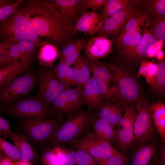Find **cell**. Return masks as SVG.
<instances>
[{
    "label": "cell",
    "mask_w": 165,
    "mask_h": 165,
    "mask_svg": "<svg viewBox=\"0 0 165 165\" xmlns=\"http://www.w3.org/2000/svg\"><path fill=\"white\" fill-rule=\"evenodd\" d=\"M91 127L93 132L98 137L107 142L115 143L116 130L108 122L96 116L93 121Z\"/></svg>",
    "instance_id": "603a6c76"
},
{
    "label": "cell",
    "mask_w": 165,
    "mask_h": 165,
    "mask_svg": "<svg viewBox=\"0 0 165 165\" xmlns=\"http://www.w3.org/2000/svg\"><path fill=\"white\" fill-rule=\"evenodd\" d=\"M59 51L52 43L44 42L39 48L38 58L39 64L44 66L51 67L59 57Z\"/></svg>",
    "instance_id": "484cf974"
},
{
    "label": "cell",
    "mask_w": 165,
    "mask_h": 165,
    "mask_svg": "<svg viewBox=\"0 0 165 165\" xmlns=\"http://www.w3.org/2000/svg\"><path fill=\"white\" fill-rule=\"evenodd\" d=\"M83 93L88 109L94 111L98 109L104 101L100 94L96 81L93 76L83 86Z\"/></svg>",
    "instance_id": "7402d4cb"
},
{
    "label": "cell",
    "mask_w": 165,
    "mask_h": 165,
    "mask_svg": "<svg viewBox=\"0 0 165 165\" xmlns=\"http://www.w3.org/2000/svg\"><path fill=\"white\" fill-rule=\"evenodd\" d=\"M19 73V68L16 64L0 68V88L6 84Z\"/></svg>",
    "instance_id": "f35d334b"
},
{
    "label": "cell",
    "mask_w": 165,
    "mask_h": 165,
    "mask_svg": "<svg viewBox=\"0 0 165 165\" xmlns=\"http://www.w3.org/2000/svg\"><path fill=\"white\" fill-rule=\"evenodd\" d=\"M14 42L11 39H7L0 42V68L11 65L8 50L10 45Z\"/></svg>",
    "instance_id": "7bdbcfd3"
},
{
    "label": "cell",
    "mask_w": 165,
    "mask_h": 165,
    "mask_svg": "<svg viewBox=\"0 0 165 165\" xmlns=\"http://www.w3.org/2000/svg\"><path fill=\"white\" fill-rule=\"evenodd\" d=\"M86 41L82 38L76 40H72L64 45L59 51V62L72 65L80 55L84 49Z\"/></svg>",
    "instance_id": "ffe728a7"
},
{
    "label": "cell",
    "mask_w": 165,
    "mask_h": 165,
    "mask_svg": "<svg viewBox=\"0 0 165 165\" xmlns=\"http://www.w3.org/2000/svg\"><path fill=\"white\" fill-rule=\"evenodd\" d=\"M76 165H97V160L86 151L82 150H76L75 157Z\"/></svg>",
    "instance_id": "b9f144b4"
},
{
    "label": "cell",
    "mask_w": 165,
    "mask_h": 165,
    "mask_svg": "<svg viewBox=\"0 0 165 165\" xmlns=\"http://www.w3.org/2000/svg\"><path fill=\"white\" fill-rule=\"evenodd\" d=\"M4 107L7 114L19 119L52 118L49 108L36 95L24 97Z\"/></svg>",
    "instance_id": "9c48e42d"
},
{
    "label": "cell",
    "mask_w": 165,
    "mask_h": 165,
    "mask_svg": "<svg viewBox=\"0 0 165 165\" xmlns=\"http://www.w3.org/2000/svg\"><path fill=\"white\" fill-rule=\"evenodd\" d=\"M150 16L148 12L139 9V10L129 19L123 27L120 33L134 28H141L142 26L144 24L146 25Z\"/></svg>",
    "instance_id": "d6a6232c"
},
{
    "label": "cell",
    "mask_w": 165,
    "mask_h": 165,
    "mask_svg": "<svg viewBox=\"0 0 165 165\" xmlns=\"http://www.w3.org/2000/svg\"><path fill=\"white\" fill-rule=\"evenodd\" d=\"M157 70L151 86L158 94L163 95L165 92V63L164 61L156 63Z\"/></svg>",
    "instance_id": "e575fe53"
},
{
    "label": "cell",
    "mask_w": 165,
    "mask_h": 165,
    "mask_svg": "<svg viewBox=\"0 0 165 165\" xmlns=\"http://www.w3.org/2000/svg\"><path fill=\"white\" fill-rule=\"evenodd\" d=\"M108 66L113 74L112 88L121 102L128 105L142 97L139 83L131 73L116 64Z\"/></svg>",
    "instance_id": "277c9868"
},
{
    "label": "cell",
    "mask_w": 165,
    "mask_h": 165,
    "mask_svg": "<svg viewBox=\"0 0 165 165\" xmlns=\"http://www.w3.org/2000/svg\"><path fill=\"white\" fill-rule=\"evenodd\" d=\"M0 151L15 163L20 160V156L17 148L4 139L0 137Z\"/></svg>",
    "instance_id": "d590c367"
},
{
    "label": "cell",
    "mask_w": 165,
    "mask_h": 165,
    "mask_svg": "<svg viewBox=\"0 0 165 165\" xmlns=\"http://www.w3.org/2000/svg\"><path fill=\"white\" fill-rule=\"evenodd\" d=\"M0 130L2 132L5 138L8 133L12 131L10 127L9 121L1 116L0 111Z\"/></svg>",
    "instance_id": "bcb514c9"
},
{
    "label": "cell",
    "mask_w": 165,
    "mask_h": 165,
    "mask_svg": "<svg viewBox=\"0 0 165 165\" xmlns=\"http://www.w3.org/2000/svg\"><path fill=\"white\" fill-rule=\"evenodd\" d=\"M76 150L82 149L89 153L100 163L119 152L110 142L97 136L93 132H88L80 139L70 144Z\"/></svg>",
    "instance_id": "30bf717a"
},
{
    "label": "cell",
    "mask_w": 165,
    "mask_h": 165,
    "mask_svg": "<svg viewBox=\"0 0 165 165\" xmlns=\"http://www.w3.org/2000/svg\"><path fill=\"white\" fill-rule=\"evenodd\" d=\"M42 148L40 157L42 165H61L59 162L53 147L48 146Z\"/></svg>",
    "instance_id": "60d3db41"
},
{
    "label": "cell",
    "mask_w": 165,
    "mask_h": 165,
    "mask_svg": "<svg viewBox=\"0 0 165 165\" xmlns=\"http://www.w3.org/2000/svg\"><path fill=\"white\" fill-rule=\"evenodd\" d=\"M66 121L63 119H20L19 132L35 145L45 144Z\"/></svg>",
    "instance_id": "3957f363"
},
{
    "label": "cell",
    "mask_w": 165,
    "mask_h": 165,
    "mask_svg": "<svg viewBox=\"0 0 165 165\" xmlns=\"http://www.w3.org/2000/svg\"><path fill=\"white\" fill-rule=\"evenodd\" d=\"M138 6L130 2L125 9L105 20L98 32L99 36L108 38L118 35L129 19L139 10Z\"/></svg>",
    "instance_id": "7c38bea8"
},
{
    "label": "cell",
    "mask_w": 165,
    "mask_h": 165,
    "mask_svg": "<svg viewBox=\"0 0 165 165\" xmlns=\"http://www.w3.org/2000/svg\"><path fill=\"white\" fill-rule=\"evenodd\" d=\"M136 102L135 108L137 114L134 122V138L131 146H138L154 139L156 130L151 115V104L143 97Z\"/></svg>",
    "instance_id": "52a82bcc"
},
{
    "label": "cell",
    "mask_w": 165,
    "mask_h": 165,
    "mask_svg": "<svg viewBox=\"0 0 165 165\" xmlns=\"http://www.w3.org/2000/svg\"><path fill=\"white\" fill-rule=\"evenodd\" d=\"M158 151V142L154 139L138 146L133 156L132 165H148Z\"/></svg>",
    "instance_id": "44dd1931"
},
{
    "label": "cell",
    "mask_w": 165,
    "mask_h": 165,
    "mask_svg": "<svg viewBox=\"0 0 165 165\" xmlns=\"http://www.w3.org/2000/svg\"><path fill=\"white\" fill-rule=\"evenodd\" d=\"M38 90L36 95L49 108L56 98L70 87L62 83L56 77L52 70L42 72L37 80Z\"/></svg>",
    "instance_id": "8fae6325"
},
{
    "label": "cell",
    "mask_w": 165,
    "mask_h": 165,
    "mask_svg": "<svg viewBox=\"0 0 165 165\" xmlns=\"http://www.w3.org/2000/svg\"><path fill=\"white\" fill-rule=\"evenodd\" d=\"M51 2L64 18L74 25L82 15L87 11L85 0H55Z\"/></svg>",
    "instance_id": "5bb4252c"
},
{
    "label": "cell",
    "mask_w": 165,
    "mask_h": 165,
    "mask_svg": "<svg viewBox=\"0 0 165 165\" xmlns=\"http://www.w3.org/2000/svg\"><path fill=\"white\" fill-rule=\"evenodd\" d=\"M2 132L1 131V130H0V137L1 135H2Z\"/></svg>",
    "instance_id": "f5cc1de1"
},
{
    "label": "cell",
    "mask_w": 165,
    "mask_h": 165,
    "mask_svg": "<svg viewBox=\"0 0 165 165\" xmlns=\"http://www.w3.org/2000/svg\"><path fill=\"white\" fill-rule=\"evenodd\" d=\"M157 39L145 28L141 40L135 50L126 56L130 62L139 61L148 56L151 48L158 42Z\"/></svg>",
    "instance_id": "d6986e66"
},
{
    "label": "cell",
    "mask_w": 165,
    "mask_h": 165,
    "mask_svg": "<svg viewBox=\"0 0 165 165\" xmlns=\"http://www.w3.org/2000/svg\"><path fill=\"white\" fill-rule=\"evenodd\" d=\"M113 42V40L101 36L86 42L84 49L87 59L94 61L105 58L112 51Z\"/></svg>",
    "instance_id": "4fadbf2b"
},
{
    "label": "cell",
    "mask_w": 165,
    "mask_h": 165,
    "mask_svg": "<svg viewBox=\"0 0 165 165\" xmlns=\"http://www.w3.org/2000/svg\"><path fill=\"white\" fill-rule=\"evenodd\" d=\"M72 65L73 71L76 83L78 86H83L91 76L88 59H85L80 55Z\"/></svg>",
    "instance_id": "d4e9b609"
},
{
    "label": "cell",
    "mask_w": 165,
    "mask_h": 165,
    "mask_svg": "<svg viewBox=\"0 0 165 165\" xmlns=\"http://www.w3.org/2000/svg\"><path fill=\"white\" fill-rule=\"evenodd\" d=\"M52 147L61 165H76L75 161L76 150L67 148L62 145Z\"/></svg>",
    "instance_id": "836d02e7"
},
{
    "label": "cell",
    "mask_w": 165,
    "mask_h": 165,
    "mask_svg": "<svg viewBox=\"0 0 165 165\" xmlns=\"http://www.w3.org/2000/svg\"><path fill=\"white\" fill-rule=\"evenodd\" d=\"M95 80L103 100L110 103L117 102L119 99L114 92L112 88L110 87L109 84L102 80Z\"/></svg>",
    "instance_id": "8d00e7d4"
},
{
    "label": "cell",
    "mask_w": 165,
    "mask_h": 165,
    "mask_svg": "<svg viewBox=\"0 0 165 165\" xmlns=\"http://www.w3.org/2000/svg\"><path fill=\"white\" fill-rule=\"evenodd\" d=\"M96 116L94 111L82 110L68 118L44 144L54 146L73 143L88 131Z\"/></svg>",
    "instance_id": "7a4b0ae2"
},
{
    "label": "cell",
    "mask_w": 165,
    "mask_h": 165,
    "mask_svg": "<svg viewBox=\"0 0 165 165\" xmlns=\"http://www.w3.org/2000/svg\"><path fill=\"white\" fill-rule=\"evenodd\" d=\"M157 70L156 63H145L144 61L141 64L138 71L137 76H142L145 78L146 82L151 86L154 80Z\"/></svg>",
    "instance_id": "74e56055"
},
{
    "label": "cell",
    "mask_w": 165,
    "mask_h": 165,
    "mask_svg": "<svg viewBox=\"0 0 165 165\" xmlns=\"http://www.w3.org/2000/svg\"><path fill=\"white\" fill-rule=\"evenodd\" d=\"M15 165H32L29 162L20 160L15 163Z\"/></svg>",
    "instance_id": "f907efd6"
},
{
    "label": "cell",
    "mask_w": 165,
    "mask_h": 165,
    "mask_svg": "<svg viewBox=\"0 0 165 165\" xmlns=\"http://www.w3.org/2000/svg\"><path fill=\"white\" fill-rule=\"evenodd\" d=\"M151 115L156 130L159 133L162 142H165V105L159 101L151 104Z\"/></svg>",
    "instance_id": "cb8c5ba5"
},
{
    "label": "cell",
    "mask_w": 165,
    "mask_h": 165,
    "mask_svg": "<svg viewBox=\"0 0 165 165\" xmlns=\"http://www.w3.org/2000/svg\"><path fill=\"white\" fill-rule=\"evenodd\" d=\"M21 10L38 37L47 38L57 47H63L73 40L75 25L64 18L50 2L28 0Z\"/></svg>",
    "instance_id": "6da1fadb"
},
{
    "label": "cell",
    "mask_w": 165,
    "mask_h": 165,
    "mask_svg": "<svg viewBox=\"0 0 165 165\" xmlns=\"http://www.w3.org/2000/svg\"><path fill=\"white\" fill-rule=\"evenodd\" d=\"M161 165V164H155V165Z\"/></svg>",
    "instance_id": "db71d44e"
},
{
    "label": "cell",
    "mask_w": 165,
    "mask_h": 165,
    "mask_svg": "<svg viewBox=\"0 0 165 165\" xmlns=\"http://www.w3.org/2000/svg\"><path fill=\"white\" fill-rule=\"evenodd\" d=\"M85 103L81 86L70 88L61 93L49 108L52 118H68L81 111Z\"/></svg>",
    "instance_id": "8992f818"
},
{
    "label": "cell",
    "mask_w": 165,
    "mask_h": 165,
    "mask_svg": "<svg viewBox=\"0 0 165 165\" xmlns=\"http://www.w3.org/2000/svg\"><path fill=\"white\" fill-rule=\"evenodd\" d=\"M141 31V28H134L120 33L115 43L118 51L126 57L131 53L141 40L142 35Z\"/></svg>",
    "instance_id": "2e32d148"
},
{
    "label": "cell",
    "mask_w": 165,
    "mask_h": 165,
    "mask_svg": "<svg viewBox=\"0 0 165 165\" xmlns=\"http://www.w3.org/2000/svg\"><path fill=\"white\" fill-rule=\"evenodd\" d=\"M127 159L122 153L119 152L98 163L99 165H126Z\"/></svg>",
    "instance_id": "ee69618b"
},
{
    "label": "cell",
    "mask_w": 165,
    "mask_h": 165,
    "mask_svg": "<svg viewBox=\"0 0 165 165\" xmlns=\"http://www.w3.org/2000/svg\"><path fill=\"white\" fill-rule=\"evenodd\" d=\"M103 24L97 12L86 11L75 25L74 31L93 35L99 32Z\"/></svg>",
    "instance_id": "ac0fdd59"
},
{
    "label": "cell",
    "mask_w": 165,
    "mask_h": 165,
    "mask_svg": "<svg viewBox=\"0 0 165 165\" xmlns=\"http://www.w3.org/2000/svg\"><path fill=\"white\" fill-rule=\"evenodd\" d=\"M52 70L57 78L65 85L69 87L78 86L75 81L72 67L71 65L59 62Z\"/></svg>",
    "instance_id": "4316f807"
},
{
    "label": "cell",
    "mask_w": 165,
    "mask_h": 165,
    "mask_svg": "<svg viewBox=\"0 0 165 165\" xmlns=\"http://www.w3.org/2000/svg\"><path fill=\"white\" fill-rule=\"evenodd\" d=\"M19 45L20 54V62L32 60L35 52L44 43V42H35L28 40L17 41Z\"/></svg>",
    "instance_id": "4dcf8cb0"
},
{
    "label": "cell",
    "mask_w": 165,
    "mask_h": 165,
    "mask_svg": "<svg viewBox=\"0 0 165 165\" xmlns=\"http://www.w3.org/2000/svg\"><path fill=\"white\" fill-rule=\"evenodd\" d=\"M36 83L35 75L28 71L16 75L0 88V103L6 106L24 97Z\"/></svg>",
    "instance_id": "ba28073f"
},
{
    "label": "cell",
    "mask_w": 165,
    "mask_h": 165,
    "mask_svg": "<svg viewBox=\"0 0 165 165\" xmlns=\"http://www.w3.org/2000/svg\"><path fill=\"white\" fill-rule=\"evenodd\" d=\"M23 0H18L11 4L0 7V22L19 12Z\"/></svg>",
    "instance_id": "ab89813d"
},
{
    "label": "cell",
    "mask_w": 165,
    "mask_h": 165,
    "mask_svg": "<svg viewBox=\"0 0 165 165\" xmlns=\"http://www.w3.org/2000/svg\"><path fill=\"white\" fill-rule=\"evenodd\" d=\"M15 2L11 0H0V7L11 4Z\"/></svg>",
    "instance_id": "681fc988"
},
{
    "label": "cell",
    "mask_w": 165,
    "mask_h": 165,
    "mask_svg": "<svg viewBox=\"0 0 165 165\" xmlns=\"http://www.w3.org/2000/svg\"><path fill=\"white\" fill-rule=\"evenodd\" d=\"M9 138L17 148L20 153V160L34 165L38 159L39 156L36 149L30 142L20 133L11 131L8 133L5 138Z\"/></svg>",
    "instance_id": "9a60e30c"
},
{
    "label": "cell",
    "mask_w": 165,
    "mask_h": 165,
    "mask_svg": "<svg viewBox=\"0 0 165 165\" xmlns=\"http://www.w3.org/2000/svg\"><path fill=\"white\" fill-rule=\"evenodd\" d=\"M4 156H3L1 152L0 151V162L2 160Z\"/></svg>",
    "instance_id": "816d5d0a"
},
{
    "label": "cell",
    "mask_w": 165,
    "mask_h": 165,
    "mask_svg": "<svg viewBox=\"0 0 165 165\" xmlns=\"http://www.w3.org/2000/svg\"><path fill=\"white\" fill-rule=\"evenodd\" d=\"M145 28L158 40H165V16H150L145 25Z\"/></svg>",
    "instance_id": "f546056e"
},
{
    "label": "cell",
    "mask_w": 165,
    "mask_h": 165,
    "mask_svg": "<svg viewBox=\"0 0 165 165\" xmlns=\"http://www.w3.org/2000/svg\"><path fill=\"white\" fill-rule=\"evenodd\" d=\"M160 159L163 165L165 164V145L162 148L160 151Z\"/></svg>",
    "instance_id": "c3c4849f"
},
{
    "label": "cell",
    "mask_w": 165,
    "mask_h": 165,
    "mask_svg": "<svg viewBox=\"0 0 165 165\" xmlns=\"http://www.w3.org/2000/svg\"><path fill=\"white\" fill-rule=\"evenodd\" d=\"M140 9L148 12L153 17L165 16V0H141Z\"/></svg>",
    "instance_id": "1f68e13d"
},
{
    "label": "cell",
    "mask_w": 165,
    "mask_h": 165,
    "mask_svg": "<svg viewBox=\"0 0 165 165\" xmlns=\"http://www.w3.org/2000/svg\"><path fill=\"white\" fill-rule=\"evenodd\" d=\"M88 63L95 79L102 80L109 84L112 81L113 74L108 66L99 60L93 61L88 59Z\"/></svg>",
    "instance_id": "f1b7e54d"
},
{
    "label": "cell",
    "mask_w": 165,
    "mask_h": 165,
    "mask_svg": "<svg viewBox=\"0 0 165 165\" xmlns=\"http://www.w3.org/2000/svg\"><path fill=\"white\" fill-rule=\"evenodd\" d=\"M107 0H85V6L86 9L97 12L102 9Z\"/></svg>",
    "instance_id": "f6af8a7d"
},
{
    "label": "cell",
    "mask_w": 165,
    "mask_h": 165,
    "mask_svg": "<svg viewBox=\"0 0 165 165\" xmlns=\"http://www.w3.org/2000/svg\"><path fill=\"white\" fill-rule=\"evenodd\" d=\"M129 0H107L102 9L101 19L104 21L127 7L130 4Z\"/></svg>",
    "instance_id": "83f0119b"
},
{
    "label": "cell",
    "mask_w": 165,
    "mask_h": 165,
    "mask_svg": "<svg viewBox=\"0 0 165 165\" xmlns=\"http://www.w3.org/2000/svg\"><path fill=\"white\" fill-rule=\"evenodd\" d=\"M0 165H15V163L8 158L4 156L0 162Z\"/></svg>",
    "instance_id": "7dc6e473"
},
{
    "label": "cell",
    "mask_w": 165,
    "mask_h": 165,
    "mask_svg": "<svg viewBox=\"0 0 165 165\" xmlns=\"http://www.w3.org/2000/svg\"><path fill=\"white\" fill-rule=\"evenodd\" d=\"M11 39L14 42L22 40L40 42L26 15L21 10L0 22V41Z\"/></svg>",
    "instance_id": "5b68a950"
},
{
    "label": "cell",
    "mask_w": 165,
    "mask_h": 165,
    "mask_svg": "<svg viewBox=\"0 0 165 165\" xmlns=\"http://www.w3.org/2000/svg\"><path fill=\"white\" fill-rule=\"evenodd\" d=\"M125 110V105L122 102L113 103L103 101L95 114L96 116L110 124L116 130Z\"/></svg>",
    "instance_id": "e0dca14e"
}]
</instances>
